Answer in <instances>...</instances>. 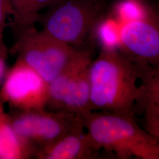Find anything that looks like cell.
<instances>
[{
  "mask_svg": "<svg viewBox=\"0 0 159 159\" xmlns=\"http://www.w3.org/2000/svg\"><path fill=\"white\" fill-rule=\"evenodd\" d=\"M79 117L94 142L118 158L159 159V140L134 117L102 111H88Z\"/></svg>",
  "mask_w": 159,
  "mask_h": 159,
  "instance_id": "cell-2",
  "label": "cell"
},
{
  "mask_svg": "<svg viewBox=\"0 0 159 159\" xmlns=\"http://www.w3.org/2000/svg\"><path fill=\"white\" fill-rule=\"evenodd\" d=\"M122 25L108 12L97 25L94 34V44L101 48H118Z\"/></svg>",
  "mask_w": 159,
  "mask_h": 159,
  "instance_id": "cell-14",
  "label": "cell"
},
{
  "mask_svg": "<svg viewBox=\"0 0 159 159\" xmlns=\"http://www.w3.org/2000/svg\"><path fill=\"white\" fill-rule=\"evenodd\" d=\"M48 85L39 74L17 60L6 76L0 96L20 111L43 110L47 102Z\"/></svg>",
  "mask_w": 159,
  "mask_h": 159,
  "instance_id": "cell-7",
  "label": "cell"
},
{
  "mask_svg": "<svg viewBox=\"0 0 159 159\" xmlns=\"http://www.w3.org/2000/svg\"><path fill=\"white\" fill-rule=\"evenodd\" d=\"M7 49L4 39L0 40V83L5 77L6 72V58Z\"/></svg>",
  "mask_w": 159,
  "mask_h": 159,
  "instance_id": "cell-16",
  "label": "cell"
},
{
  "mask_svg": "<svg viewBox=\"0 0 159 159\" xmlns=\"http://www.w3.org/2000/svg\"><path fill=\"white\" fill-rule=\"evenodd\" d=\"M118 49L137 63L159 68V25L156 14L122 25Z\"/></svg>",
  "mask_w": 159,
  "mask_h": 159,
  "instance_id": "cell-8",
  "label": "cell"
},
{
  "mask_svg": "<svg viewBox=\"0 0 159 159\" xmlns=\"http://www.w3.org/2000/svg\"><path fill=\"white\" fill-rule=\"evenodd\" d=\"M2 108V104H1V101H0V111L1 110Z\"/></svg>",
  "mask_w": 159,
  "mask_h": 159,
  "instance_id": "cell-17",
  "label": "cell"
},
{
  "mask_svg": "<svg viewBox=\"0 0 159 159\" xmlns=\"http://www.w3.org/2000/svg\"><path fill=\"white\" fill-rule=\"evenodd\" d=\"M140 64L139 94L133 117L143 113L144 129L159 139V68Z\"/></svg>",
  "mask_w": 159,
  "mask_h": 159,
  "instance_id": "cell-9",
  "label": "cell"
},
{
  "mask_svg": "<svg viewBox=\"0 0 159 159\" xmlns=\"http://www.w3.org/2000/svg\"><path fill=\"white\" fill-rule=\"evenodd\" d=\"M10 16V9L6 0H0V40L4 39L7 17Z\"/></svg>",
  "mask_w": 159,
  "mask_h": 159,
  "instance_id": "cell-15",
  "label": "cell"
},
{
  "mask_svg": "<svg viewBox=\"0 0 159 159\" xmlns=\"http://www.w3.org/2000/svg\"><path fill=\"white\" fill-rule=\"evenodd\" d=\"M105 0H58L37 23L54 39L77 48H93L97 24L109 12Z\"/></svg>",
  "mask_w": 159,
  "mask_h": 159,
  "instance_id": "cell-3",
  "label": "cell"
},
{
  "mask_svg": "<svg viewBox=\"0 0 159 159\" xmlns=\"http://www.w3.org/2000/svg\"><path fill=\"white\" fill-rule=\"evenodd\" d=\"M18 34L34 27L41 12L58 0H6Z\"/></svg>",
  "mask_w": 159,
  "mask_h": 159,
  "instance_id": "cell-11",
  "label": "cell"
},
{
  "mask_svg": "<svg viewBox=\"0 0 159 159\" xmlns=\"http://www.w3.org/2000/svg\"><path fill=\"white\" fill-rule=\"evenodd\" d=\"M109 12L121 25L143 20L155 14L144 0H117Z\"/></svg>",
  "mask_w": 159,
  "mask_h": 159,
  "instance_id": "cell-13",
  "label": "cell"
},
{
  "mask_svg": "<svg viewBox=\"0 0 159 159\" xmlns=\"http://www.w3.org/2000/svg\"><path fill=\"white\" fill-rule=\"evenodd\" d=\"M34 153L32 148L22 140L12 127L10 117L0 111V159H19Z\"/></svg>",
  "mask_w": 159,
  "mask_h": 159,
  "instance_id": "cell-12",
  "label": "cell"
},
{
  "mask_svg": "<svg viewBox=\"0 0 159 159\" xmlns=\"http://www.w3.org/2000/svg\"><path fill=\"white\" fill-rule=\"evenodd\" d=\"M140 63L118 48H101L90 73V107L133 117L139 93Z\"/></svg>",
  "mask_w": 159,
  "mask_h": 159,
  "instance_id": "cell-1",
  "label": "cell"
},
{
  "mask_svg": "<svg viewBox=\"0 0 159 159\" xmlns=\"http://www.w3.org/2000/svg\"><path fill=\"white\" fill-rule=\"evenodd\" d=\"M101 149L85 131L80 120L63 137L36 155L44 159H95Z\"/></svg>",
  "mask_w": 159,
  "mask_h": 159,
  "instance_id": "cell-10",
  "label": "cell"
},
{
  "mask_svg": "<svg viewBox=\"0 0 159 159\" xmlns=\"http://www.w3.org/2000/svg\"><path fill=\"white\" fill-rule=\"evenodd\" d=\"M16 48L18 60L32 68L47 84L60 74L80 49L35 27L18 34Z\"/></svg>",
  "mask_w": 159,
  "mask_h": 159,
  "instance_id": "cell-5",
  "label": "cell"
},
{
  "mask_svg": "<svg viewBox=\"0 0 159 159\" xmlns=\"http://www.w3.org/2000/svg\"><path fill=\"white\" fill-rule=\"evenodd\" d=\"M10 120L18 136L35 154L56 142L80 121L79 115L45 109L20 111Z\"/></svg>",
  "mask_w": 159,
  "mask_h": 159,
  "instance_id": "cell-6",
  "label": "cell"
},
{
  "mask_svg": "<svg viewBox=\"0 0 159 159\" xmlns=\"http://www.w3.org/2000/svg\"><path fill=\"white\" fill-rule=\"evenodd\" d=\"M93 48H80L63 71L48 85L47 106L52 111L76 115L90 111V73Z\"/></svg>",
  "mask_w": 159,
  "mask_h": 159,
  "instance_id": "cell-4",
  "label": "cell"
}]
</instances>
